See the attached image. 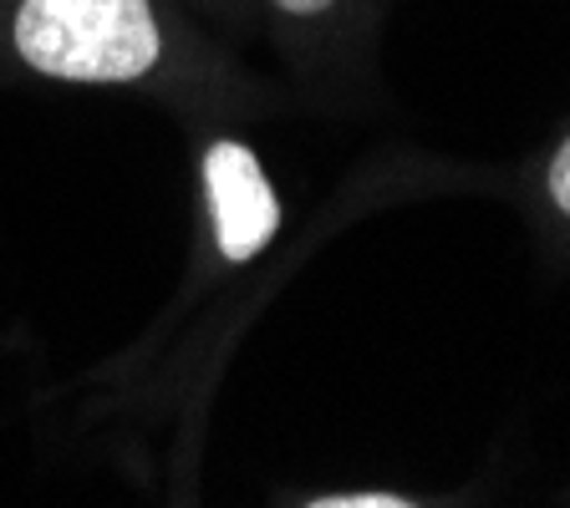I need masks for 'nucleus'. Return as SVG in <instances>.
<instances>
[{"label":"nucleus","mask_w":570,"mask_h":508,"mask_svg":"<svg viewBox=\"0 0 570 508\" xmlns=\"http://www.w3.org/2000/svg\"><path fill=\"white\" fill-rule=\"evenodd\" d=\"M316 508H407L413 498L397 494H332V498H311Z\"/></svg>","instance_id":"3"},{"label":"nucleus","mask_w":570,"mask_h":508,"mask_svg":"<svg viewBox=\"0 0 570 508\" xmlns=\"http://www.w3.org/2000/svg\"><path fill=\"white\" fill-rule=\"evenodd\" d=\"M550 199L560 203V213H570V138L560 142L556 163H550Z\"/></svg>","instance_id":"4"},{"label":"nucleus","mask_w":570,"mask_h":508,"mask_svg":"<svg viewBox=\"0 0 570 508\" xmlns=\"http://www.w3.org/2000/svg\"><path fill=\"white\" fill-rule=\"evenodd\" d=\"M16 51L61 82H132L158 61L148 0H21Z\"/></svg>","instance_id":"1"},{"label":"nucleus","mask_w":570,"mask_h":508,"mask_svg":"<svg viewBox=\"0 0 570 508\" xmlns=\"http://www.w3.org/2000/svg\"><path fill=\"white\" fill-rule=\"evenodd\" d=\"M281 11H291V16H316V11H326L332 0H275Z\"/></svg>","instance_id":"5"},{"label":"nucleus","mask_w":570,"mask_h":508,"mask_svg":"<svg viewBox=\"0 0 570 508\" xmlns=\"http://www.w3.org/2000/svg\"><path fill=\"white\" fill-rule=\"evenodd\" d=\"M204 183L214 203V239L225 260H249L281 229V203L245 142H214L204 153Z\"/></svg>","instance_id":"2"}]
</instances>
